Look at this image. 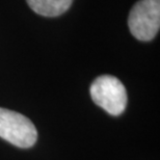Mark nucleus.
<instances>
[{"label":"nucleus","mask_w":160,"mask_h":160,"mask_svg":"<svg viewBox=\"0 0 160 160\" xmlns=\"http://www.w3.org/2000/svg\"><path fill=\"white\" fill-rule=\"evenodd\" d=\"M91 96L98 106L111 116H120L127 105V92L119 79L111 75H102L91 85Z\"/></svg>","instance_id":"obj_2"},{"label":"nucleus","mask_w":160,"mask_h":160,"mask_svg":"<svg viewBox=\"0 0 160 160\" xmlns=\"http://www.w3.org/2000/svg\"><path fill=\"white\" fill-rule=\"evenodd\" d=\"M0 137L19 148H30L37 142L38 131L23 114L0 108Z\"/></svg>","instance_id":"obj_3"},{"label":"nucleus","mask_w":160,"mask_h":160,"mask_svg":"<svg viewBox=\"0 0 160 160\" xmlns=\"http://www.w3.org/2000/svg\"><path fill=\"white\" fill-rule=\"evenodd\" d=\"M29 8L44 17H57L67 12L73 0H26Z\"/></svg>","instance_id":"obj_4"},{"label":"nucleus","mask_w":160,"mask_h":160,"mask_svg":"<svg viewBox=\"0 0 160 160\" xmlns=\"http://www.w3.org/2000/svg\"><path fill=\"white\" fill-rule=\"evenodd\" d=\"M128 26L134 38L149 42L160 28V0H139L129 12Z\"/></svg>","instance_id":"obj_1"}]
</instances>
